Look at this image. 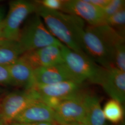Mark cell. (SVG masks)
I'll list each match as a JSON object with an SVG mask.
<instances>
[{"instance_id": "obj_24", "label": "cell", "mask_w": 125, "mask_h": 125, "mask_svg": "<svg viewBox=\"0 0 125 125\" xmlns=\"http://www.w3.org/2000/svg\"><path fill=\"white\" fill-rule=\"evenodd\" d=\"M18 124L19 125H56L53 123L48 122H37V123H30V124Z\"/></svg>"}, {"instance_id": "obj_14", "label": "cell", "mask_w": 125, "mask_h": 125, "mask_svg": "<svg viewBox=\"0 0 125 125\" xmlns=\"http://www.w3.org/2000/svg\"><path fill=\"white\" fill-rule=\"evenodd\" d=\"M8 67L13 85L24 87L25 89L34 87V70L22 58L20 57Z\"/></svg>"}, {"instance_id": "obj_9", "label": "cell", "mask_w": 125, "mask_h": 125, "mask_svg": "<svg viewBox=\"0 0 125 125\" xmlns=\"http://www.w3.org/2000/svg\"><path fill=\"white\" fill-rule=\"evenodd\" d=\"M62 12L78 17L91 26L106 24L102 9L86 0H65Z\"/></svg>"}, {"instance_id": "obj_27", "label": "cell", "mask_w": 125, "mask_h": 125, "mask_svg": "<svg viewBox=\"0 0 125 125\" xmlns=\"http://www.w3.org/2000/svg\"><path fill=\"white\" fill-rule=\"evenodd\" d=\"M4 91V90L3 89H2V88H0V94H1L2 93H3V92Z\"/></svg>"}, {"instance_id": "obj_26", "label": "cell", "mask_w": 125, "mask_h": 125, "mask_svg": "<svg viewBox=\"0 0 125 125\" xmlns=\"http://www.w3.org/2000/svg\"><path fill=\"white\" fill-rule=\"evenodd\" d=\"M4 39L3 36V25L0 26V40Z\"/></svg>"}, {"instance_id": "obj_4", "label": "cell", "mask_w": 125, "mask_h": 125, "mask_svg": "<svg viewBox=\"0 0 125 125\" xmlns=\"http://www.w3.org/2000/svg\"><path fill=\"white\" fill-rule=\"evenodd\" d=\"M63 62L71 72L75 81L82 84L85 81L94 83L101 66L85 53L76 52L65 45H61Z\"/></svg>"}, {"instance_id": "obj_22", "label": "cell", "mask_w": 125, "mask_h": 125, "mask_svg": "<svg viewBox=\"0 0 125 125\" xmlns=\"http://www.w3.org/2000/svg\"><path fill=\"white\" fill-rule=\"evenodd\" d=\"M87 2L94 6L103 9L110 2V0H86Z\"/></svg>"}, {"instance_id": "obj_16", "label": "cell", "mask_w": 125, "mask_h": 125, "mask_svg": "<svg viewBox=\"0 0 125 125\" xmlns=\"http://www.w3.org/2000/svg\"><path fill=\"white\" fill-rule=\"evenodd\" d=\"M24 53L18 41L3 39L0 40V64L9 66Z\"/></svg>"}, {"instance_id": "obj_12", "label": "cell", "mask_w": 125, "mask_h": 125, "mask_svg": "<svg viewBox=\"0 0 125 125\" xmlns=\"http://www.w3.org/2000/svg\"><path fill=\"white\" fill-rule=\"evenodd\" d=\"M82 84L72 81H66L48 85H35L33 88L41 98H52L62 101L74 96L81 90Z\"/></svg>"}, {"instance_id": "obj_29", "label": "cell", "mask_w": 125, "mask_h": 125, "mask_svg": "<svg viewBox=\"0 0 125 125\" xmlns=\"http://www.w3.org/2000/svg\"></svg>"}, {"instance_id": "obj_17", "label": "cell", "mask_w": 125, "mask_h": 125, "mask_svg": "<svg viewBox=\"0 0 125 125\" xmlns=\"http://www.w3.org/2000/svg\"><path fill=\"white\" fill-rule=\"evenodd\" d=\"M106 120L114 124H119L122 121L124 112L122 104L118 101L111 99L104 105L103 109Z\"/></svg>"}, {"instance_id": "obj_18", "label": "cell", "mask_w": 125, "mask_h": 125, "mask_svg": "<svg viewBox=\"0 0 125 125\" xmlns=\"http://www.w3.org/2000/svg\"><path fill=\"white\" fill-rule=\"evenodd\" d=\"M105 24L125 36V8L106 18Z\"/></svg>"}, {"instance_id": "obj_3", "label": "cell", "mask_w": 125, "mask_h": 125, "mask_svg": "<svg viewBox=\"0 0 125 125\" xmlns=\"http://www.w3.org/2000/svg\"><path fill=\"white\" fill-rule=\"evenodd\" d=\"M81 45L84 53L101 66L115 67L113 50L93 26L85 27L81 35Z\"/></svg>"}, {"instance_id": "obj_6", "label": "cell", "mask_w": 125, "mask_h": 125, "mask_svg": "<svg viewBox=\"0 0 125 125\" xmlns=\"http://www.w3.org/2000/svg\"><path fill=\"white\" fill-rule=\"evenodd\" d=\"M37 7L33 2L17 0L11 1L9 11L3 23V38L18 41L21 31V26L31 13L36 12Z\"/></svg>"}, {"instance_id": "obj_19", "label": "cell", "mask_w": 125, "mask_h": 125, "mask_svg": "<svg viewBox=\"0 0 125 125\" xmlns=\"http://www.w3.org/2000/svg\"><path fill=\"white\" fill-rule=\"evenodd\" d=\"M125 1L123 0H110L102 9L105 20L106 18L125 8Z\"/></svg>"}, {"instance_id": "obj_7", "label": "cell", "mask_w": 125, "mask_h": 125, "mask_svg": "<svg viewBox=\"0 0 125 125\" xmlns=\"http://www.w3.org/2000/svg\"><path fill=\"white\" fill-rule=\"evenodd\" d=\"M85 91L81 90L74 96L61 101L53 108L55 124L62 125L74 122L86 123V110L83 101Z\"/></svg>"}, {"instance_id": "obj_15", "label": "cell", "mask_w": 125, "mask_h": 125, "mask_svg": "<svg viewBox=\"0 0 125 125\" xmlns=\"http://www.w3.org/2000/svg\"><path fill=\"white\" fill-rule=\"evenodd\" d=\"M83 101L85 105L86 119L88 125H105L106 119L98 97L85 91Z\"/></svg>"}, {"instance_id": "obj_25", "label": "cell", "mask_w": 125, "mask_h": 125, "mask_svg": "<svg viewBox=\"0 0 125 125\" xmlns=\"http://www.w3.org/2000/svg\"><path fill=\"white\" fill-rule=\"evenodd\" d=\"M56 125V124H55ZM88 125L87 123L83 122H71V123H68L66 124H63L62 125Z\"/></svg>"}, {"instance_id": "obj_10", "label": "cell", "mask_w": 125, "mask_h": 125, "mask_svg": "<svg viewBox=\"0 0 125 125\" xmlns=\"http://www.w3.org/2000/svg\"><path fill=\"white\" fill-rule=\"evenodd\" d=\"M62 44L51 45L27 52L21 55V58L33 70L62 63L63 62L61 47Z\"/></svg>"}, {"instance_id": "obj_13", "label": "cell", "mask_w": 125, "mask_h": 125, "mask_svg": "<svg viewBox=\"0 0 125 125\" xmlns=\"http://www.w3.org/2000/svg\"><path fill=\"white\" fill-rule=\"evenodd\" d=\"M48 122L55 124L53 110L42 101L32 104L17 116L13 122L30 124Z\"/></svg>"}, {"instance_id": "obj_28", "label": "cell", "mask_w": 125, "mask_h": 125, "mask_svg": "<svg viewBox=\"0 0 125 125\" xmlns=\"http://www.w3.org/2000/svg\"><path fill=\"white\" fill-rule=\"evenodd\" d=\"M11 125H19L18 124V123H15V122H12L11 123Z\"/></svg>"}, {"instance_id": "obj_11", "label": "cell", "mask_w": 125, "mask_h": 125, "mask_svg": "<svg viewBox=\"0 0 125 125\" xmlns=\"http://www.w3.org/2000/svg\"><path fill=\"white\" fill-rule=\"evenodd\" d=\"M33 73L35 85H48L66 81L75 82L71 72L64 62L37 68L33 70Z\"/></svg>"}, {"instance_id": "obj_23", "label": "cell", "mask_w": 125, "mask_h": 125, "mask_svg": "<svg viewBox=\"0 0 125 125\" xmlns=\"http://www.w3.org/2000/svg\"><path fill=\"white\" fill-rule=\"evenodd\" d=\"M5 15V9L3 7L0 6V26L3 25L5 18L6 17Z\"/></svg>"}, {"instance_id": "obj_5", "label": "cell", "mask_w": 125, "mask_h": 125, "mask_svg": "<svg viewBox=\"0 0 125 125\" xmlns=\"http://www.w3.org/2000/svg\"><path fill=\"white\" fill-rule=\"evenodd\" d=\"M40 101V95L34 88L8 94L0 106V125H9L26 108Z\"/></svg>"}, {"instance_id": "obj_20", "label": "cell", "mask_w": 125, "mask_h": 125, "mask_svg": "<svg viewBox=\"0 0 125 125\" xmlns=\"http://www.w3.org/2000/svg\"><path fill=\"white\" fill-rule=\"evenodd\" d=\"M65 1L63 0H42L37 2L40 4V6L45 9L62 12Z\"/></svg>"}, {"instance_id": "obj_8", "label": "cell", "mask_w": 125, "mask_h": 125, "mask_svg": "<svg viewBox=\"0 0 125 125\" xmlns=\"http://www.w3.org/2000/svg\"><path fill=\"white\" fill-rule=\"evenodd\" d=\"M94 83L101 85L111 99L121 104L125 102V72L115 67L101 66Z\"/></svg>"}, {"instance_id": "obj_21", "label": "cell", "mask_w": 125, "mask_h": 125, "mask_svg": "<svg viewBox=\"0 0 125 125\" xmlns=\"http://www.w3.org/2000/svg\"><path fill=\"white\" fill-rule=\"evenodd\" d=\"M0 84L13 85L8 67L0 64Z\"/></svg>"}, {"instance_id": "obj_1", "label": "cell", "mask_w": 125, "mask_h": 125, "mask_svg": "<svg viewBox=\"0 0 125 125\" xmlns=\"http://www.w3.org/2000/svg\"><path fill=\"white\" fill-rule=\"evenodd\" d=\"M36 12L50 32L63 45L76 52L84 53L82 48L81 35L85 26L81 18L60 11L40 6Z\"/></svg>"}, {"instance_id": "obj_2", "label": "cell", "mask_w": 125, "mask_h": 125, "mask_svg": "<svg viewBox=\"0 0 125 125\" xmlns=\"http://www.w3.org/2000/svg\"><path fill=\"white\" fill-rule=\"evenodd\" d=\"M18 41L24 53L49 45L62 44L50 32L38 14L21 29Z\"/></svg>"}]
</instances>
